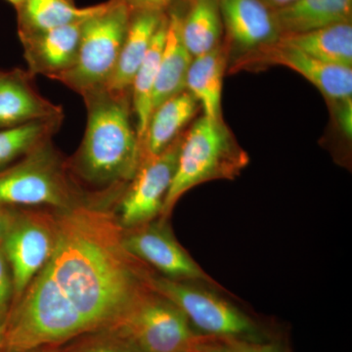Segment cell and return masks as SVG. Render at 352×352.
I'll return each instance as SVG.
<instances>
[{"label":"cell","instance_id":"cell-1","mask_svg":"<svg viewBox=\"0 0 352 352\" xmlns=\"http://www.w3.org/2000/svg\"><path fill=\"white\" fill-rule=\"evenodd\" d=\"M116 201L56 210L54 251L4 324V349L56 347L107 328L149 287L154 271L122 245Z\"/></svg>","mask_w":352,"mask_h":352},{"label":"cell","instance_id":"cell-2","mask_svg":"<svg viewBox=\"0 0 352 352\" xmlns=\"http://www.w3.org/2000/svg\"><path fill=\"white\" fill-rule=\"evenodd\" d=\"M82 97L87 126L78 150L67 157L69 173L89 193L122 195L142 162L131 91L102 87Z\"/></svg>","mask_w":352,"mask_h":352},{"label":"cell","instance_id":"cell-3","mask_svg":"<svg viewBox=\"0 0 352 352\" xmlns=\"http://www.w3.org/2000/svg\"><path fill=\"white\" fill-rule=\"evenodd\" d=\"M249 162V155L223 119L199 118L183 134L175 176L160 219L168 220L176 204L190 190L214 180H234Z\"/></svg>","mask_w":352,"mask_h":352},{"label":"cell","instance_id":"cell-4","mask_svg":"<svg viewBox=\"0 0 352 352\" xmlns=\"http://www.w3.org/2000/svg\"><path fill=\"white\" fill-rule=\"evenodd\" d=\"M76 182L52 139L0 170V206L62 210L97 198Z\"/></svg>","mask_w":352,"mask_h":352},{"label":"cell","instance_id":"cell-5","mask_svg":"<svg viewBox=\"0 0 352 352\" xmlns=\"http://www.w3.org/2000/svg\"><path fill=\"white\" fill-rule=\"evenodd\" d=\"M131 11L117 0L101 4L83 21L80 47L73 66L57 78L65 87L85 95L107 87L119 60Z\"/></svg>","mask_w":352,"mask_h":352},{"label":"cell","instance_id":"cell-6","mask_svg":"<svg viewBox=\"0 0 352 352\" xmlns=\"http://www.w3.org/2000/svg\"><path fill=\"white\" fill-rule=\"evenodd\" d=\"M149 285L180 308L199 335L243 342L270 340L263 329L239 307L220 296L219 289L168 279L157 273L150 277Z\"/></svg>","mask_w":352,"mask_h":352},{"label":"cell","instance_id":"cell-7","mask_svg":"<svg viewBox=\"0 0 352 352\" xmlns=\"http://www.w3.org/2000/svg\"><path fill=\"white\" fill-rule=\"evenodd\" d=\"M141 352H192L199 335L180 308L148 287L107 328Z\"/></svg>","mask_w":352,"mask_h":352},{"label":"cell","instance_id":"cell-8","mask_svg":"<svg viewBox=\"0 0 352 352\" xmlns=\"http://www.w3.org/2000/svg\"><path fill=\"white\" fill-rule=\"evenodd\" d=\"M56 238V210L25 208L14 212L2 248L12 273L15 302L50 258Z\"/></svg>","mask_w":352,"mask_h":352},{"label":"cell","instance_id":"cell-9","mask_svg":"<svg viewBox=\"0 0 352 352\" xmlns=\"http://www.w3.org/2000/svg\"><path fill=\"white\" fill-rule=\"evenodd\" d=\"M122 245L131 256L161 276L207 285L226 292L179 244L168 220L157 219L142 226L124 229Z\"/></svg>","mask_w":352,"mask_h":352},{"label":"cell","instance_id":"cell-10","mask_svg":"<svg viewBox=\"0 0 352 352\" xmlns=\"http://www.w3.org/2000/svg\"><path fill=\"white\" fill-rule=\"evenodd\" d=\"M183 134L164 152L145 157L116 205L122 228H132L160 219L173 183Z\"/></svg>","mask_w":352,"mask_h":352},{"label":"cell","instance_id":"cell-11","mask_svg":"<svg viewBox=\"0 0 352 352\" xmlns=\"http://www.w3.org/2000/svg\"><path fill=\"white\" fill-rule=\"evenodd\" d=\"M280 65L312 83L329 102L352 98V68L326 63L278 41L263 50L237 58L232 69H254Z\"/></svg>","mask_w":352,"mask_h":352},{"label":"cell","instance_id":"cell-12","mask_svg":"<svg viewBox=\"0 0 352 352\" xmlns=\"http://www.w3.org/2000/svg\"><path fill=\"white\" fill-rule=\"evenodd\" d=\"M219 7L229 54L234 50L242 57L281 38L274 10L261 0H219Z\"/></svg>","mask_w":352,"mask_h":352},{"label":"cell","instance_id":"cell-13","mask_svg":"<svg viewBox=\"0 0 352 352\" xmlns=\"http://www.w3.org/2000/svg\"><path fill=\"white\" fill-rule=\"evenodd\" d=\"M56 118H65L63 108L41 94L27 69L0 71V129Z\"/></svg>","mask_w":352,"mask_h":352},{"label":"cell","instance_id":"cell-14","mask_svg":"<svg viewBox=\"0 0 352 352\" xmlns=\"http://www.w3.org/2000/svg\"><path fill=\"white\" fill-rule=\"evenodd\" d=\"M85 20L21 38L27 71L54 80L68 71L76 62Z\"/></svg>","mask_w":352,"mask_h":352},{"label":"cell","instance_id":"cell-15","mask_svg":"<svg viewBox=\"0 0 352 352\" xmlns=\"http://www.w3.org/2000/svg\"><path fill=\"white\" fill-rule=\"evenodd\" d=\"M168 12L136 11L131 12L129 27L117 66L109 80L108 89L131 91V85L139 67L144 61L157 30Z\"/></svg>","mask_w":352,"mask_h":352},{"label":"cell","instance_id":"cell-16","mask_svg":"<svg viewBox=\"0 0 352 352\" xmlns=\"http://www.w3.org/2000/svg\"><path fill=\"white\" fill-rule=\"evenodd\" d=\"M200 104L184 90L153 110L142 138V160L156 156L179 138L198 113Z\"/></svg>","mask_w":352,"mask_h":352},{"label":"cell","instance_id":"cell-17","mask_svg":"<svg viewBox=\"0 0 352 352\" xmlns=\"http://www.w3.org/2000/svg\"><path fill=\"white\" fill-rule=\"evenodd\" d=\"M182 15V11L176 6L168 9V30L153 95V110L186 90L187 74L193 57L183 43Z\"/></svg>","mask_w":352,"mask_h":352},{"label":"cell","instance_id":"cell-18","mask_svg":"<svg viewBox=\"0 0 352 352\" xmlns=\"http://www.w3.org/2000/svg\"><path fill=\"white\" fill-rule=\"evenodd\" d=\"M281 36L351 23L352 0H296L274 10Z\"/></svg>","mask_w":352,"mask_h":352},{"label":"cell","instance_id":"cell-19","mask_svg":"<svg viewBox=\"0 0 352 352\" xmlns=\"http://www.w3.org/2000/svg\"><path fill=\"white\" fill-rule=\"evenodd\" d=\"M229 51L222 43L214 50L193 58L186 78V90L203 109L204 116L222 120L221 95Z\"/></svg>","mask_w":352,"mask_h":352},{"label":"cell","instance_id":"cell-20","mask_svg":"<svg viewBox=\"0 0 352 352\" xmlns=\"http://www.w3.org/2000/svg\"><path fill=\"white\" fill-rule=\"evenodd\" d=\"M101 4L76 6L74 0H25L17 11L19 38L80 22L97 12Z\"/></svg>","mask_w":352,"mask_h":352},{"label":"cell","instance_id":"cell-21","mask_svg":"<svg viewBox=\"0 0 352 352\" xmlns=\"http://www.w3.org/2000/svg\"><path fill=\"white\" fill-rule=\"evenodd\" d=\"M224 29L219 0H190L189 8L182 15L183 43L193 58L220 45Z\"/></svg>","mask_w":352,"mask_h":352},{"label":"cell","instance_id":"cell-22","mask_svg":"<svg viewBox=\"0 0 352 352\" xmlns=\"http://www.w3.org/2000/svg\"><path fill=\"white\" fill-rule=\"evenodd\" d=\"M282 43L294 46L326 63L352 68V24L342 23L280 38Z\"/></svg>","mask_w":352,"mask_h":352},{"label":"cell","instance_id":"cell-23","mask_svg":"<svg viewBox=\"0 0 352 352\" xmlns=\"http://www.w3.org/2000/svg\"><path fill=\"white\" fill-rule=\"evenodd\" d=\"M168 21V14H166V17L157 30L144 61L139 67L131 85L132 110L135 118L136 129H138L141 144H142V138L153 111V95H154L160 61L163 53L164 41H166Z\"/></svg>","mask_w":352,"mask_h":352},{"label":"cell","instance_id":"cell-24","mask_svg":"<svg viewBox=\"0 0 352 352\" xmlns=\"http://www.w3.org/2000/svg\"><path fill=\"white\" fill-rule=\"evenodd\" d=\"M65 118L38 120L0 129V170L15 164L59 131Z\"/></svg>","mask_w":352,"mask_h":352},{"label":"cell","instance_id":"cell-25","mask_svg":"<svg viewBox=\"0 0 352 352\" xmlns=\"http://www.w3.org/2000/svg\"><path fill=\"white\" fill-rule=\"evenodd\" d=\"M57 352H141L131 342L110 329H101L80 336L62 346Z\"/></svg>","mask_w":352,"mask_h":352},{"label":"cell","instance_id":"cell-26","mask_svg":"<svg viewBox=\"0 0 352 352\" xmlns=\"http://www.w3.org/2000/svg\"><path fill=\"white\" fill-rule=\"evenodd\" d=\"M12 295H14L12 273L1 245H0V312L6 309Z\"/></svg>","mask_w":352,"mask_h":352},{"label":"cell","instance_id":"cell-27","mask_svg":"<svg viewBox=\"0 0 352 352\" xmlns=\"http://www.w3.org/2000/svg\"><path fill=\"white\" fill-rule=\"evenodd\" d=\"M335 111V118L339 124L340 131L347 139L352 134V98L344 100L331 102Z\"/></svg>","mask_w":352,"mask_h":352},{"label":"cell","instance_id":"cell-28","mask_svg":"<svg viewBox=\"0 0 352 352\" xmlns=\"http://www.w3.org/2000/svg\"><path fill=\"white\" fill-rule=\"evenodd\" d=\"M126 6L131 12L136 11H160L168 12L180 0H117Z\"/></svg>","mask_w":352,"mask_h":352},{"label":"cell","instance_id":"cell-29","mask_svg":"<svg viewBox=\"0 0 352 352\" xmlns=\"http://www.w3.org/2000/svg\"><path fill=\"white\" fill-rule=\"evenodd\" d=\"M192 352H239L232 340L203 337Z\"/></svg>","mask_w":352,"mask_h":352},{"label":"cell","instance_id":"cell-30","mask_svg":"<svg viewBox=\"0 0 352 352\" xmlns=\"http://www.w3.org/2000/svg\"><path fill=\"white\" fill-rule=\"evenodd\" d=\"M233 340L234 346L239 352H288L286 347L278 342H243V340Z\"/></svg>","mask_w":352,"mask_h":352},{"label":"cell","instance_id":"cell-31","mask_svg":"<svg viewBox=\"0 0 352 352\" xmlns=\"http://www.w3.org/2000/svg\"><path fill=\"white\" fill-rule=\"evenodd\" d=\"M14 212L7 210L4 206H0V245L3 243L9 227L12 222Z\"/></svg>","mask_w":352,"mask_h":352},{"label":"cell","instance_id":"cell-32","mask_svg":"<svg viewBox=\"0 0 352 352\" xmlns=\"http://www.w3.org/2000/svg\"><path fill=\"white\" fill-rule=\"evenodd\" d=\"M265 6L270 7L272 10H278V9L283 8L294 3L296 0H261Z\"/></svg>","mask_w":352,"mask_h":352},{"label":"cell","instance_id":"cell-33","mask_svg":"<svg viewBox=\"0 0 352 352\" xmlns=\"http://www.w3.org/2000/svg\"><path fill=\"white\" fill-rule=\"evenodd\" d=\"M21 352H57L56 347H39V349H30V351Z\"/></svg>","mask_w":352,"mask_h":352},{"label":"cell","instance_id":"cell-34","mask_svg":"<svg viewBox=\"0 0 352 352\" xmlns=\"http://www.w3.org/2000/svg\"><path fill=\"white\" fill-rule=\"evenodd\" d=\"M4 324L0 320V352L4 349Z\"/></svg>","mask_w":352,"mask_h":352},{"label":"cell","instance_id":"cell-35","mask_svg":"<svg viewBox=\"0 0 352 352\" xmlns=\"http://www.w3.org/2000/svg\"><path fill=\"white\" fill-rule=\"evenodd\" d=\"M7 1H8L9 3L12 4V6L15 7V9H18L21 6H22V3L25 0H7Z\"/></svg>","mask_w":352,"mask_h":352}]
</instances>
